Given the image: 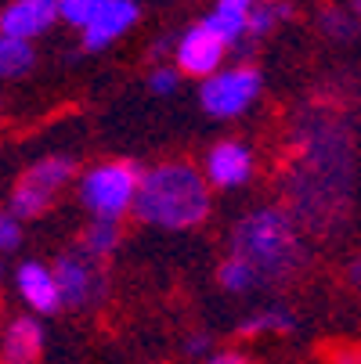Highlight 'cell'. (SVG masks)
I'll use <instances>...</instances> for the list:
<instances>
[{
    "instance_id": "6",
    "label": "cell",
    "mask_w": 361,
    "mask_h": 364,
    "mask_svg": "<svg viewBox=\"0 0 361 364\" xmlns=\"http://www.w3.org/2000/svg\"><path fill=\"white\" fill-rule=\"evenodd\" d=\"M51 278H55V289H58V303L62 306H73V310H87V306L101 303V299H105V292H109V282H105L101 264L87 259L80 249L76 252H62L55 259Z\"/></svg>"
},
{
    "instance_id": "13",
    "label": "cell",
    "mask_w": 361,
    "mask_h": 364,
    "mask_svg": "<svg viewBox=\"0 0 361 364\" xmlns=\"http://www.w3.org/2000/svg\"><path fill=\"white\" fill-rule=\"evenodd\" d=\"M256 4V0H217L214 11L202 18V26L210 29L224 47H235L246 40V15L249 8Z\"/></svg>"
},
{
    "instance_id": "4",
    "label": "cell",
    "mask_w": 361,
    "mask_h": 364,
    "mask_svg": "<svg viewBox=\"0 0 361 364\" xmlns=\"http://www.w3.org/2000/svg\"><path fill=\"white\" fill-rule=\"evenodd\" d=\"M76 177V166L73 159H66V155H47V159L33 163L15 191H11V205H8V213L19 217V220H33V217H43L51 205H55V198L66 191V184Z\"/></svg>"
},
{
    "instance_id": "20",
    "label": "cell",
    "mask_w": 361,
    "mask_h": 364,
    "mask_svg": "<svg viewBox=\"0 0 361 364\" xmlns=\"http://www.w3.org/2000/svg\"><path fill=\"white\" fill-rule=\"evenodd\" d=\"M22 242V220L11 217L8 210H0V252H11Z\"/></svg>"
},
{
    "instance_id": "5",
    "label": "cell",
    "mask_w": 361,
    "mask_h": 364,
    "mask_svg": "<svg viewBox=\"0 0 361 364\" xmlns=\"http://www.w3.org/2000/svg\"><path fill=\"white\" fill-rule=\"evenodd\" d=\"M264 90V76L256 73L253 65H231V69H221L214 76H206L202 87H199V101L202 109L217 116V119H235L242 116L256 97Z\"/></svg>"
},
{
    "instance_id": "8",
    "label": "cell",
    "mask_w": 361,
    "mask_h": 364,
    "mask_svg": "<svg viewBox=\"0 0 361 364\" xmlns=\"http://www.w3.org/2000/svg\"><path fill=\"white\" fill-rule=\"evenodd\" d=\"M253 177V151L242 141H217L206 151V166H202V181L206 188H242Z\"/></svg>"
},
{
    "instance_id": "7",
    "label": "cell",
    "mask_w": 361,
    "mask_h": 364,
    "mask_svg": "<svg viewBox=\"0 0 361 364\" xmlns=\"http://www.w3.org/2000/svg\"><path fill=\"white\" fill-rule=\"evenodd\" d=\"M224 55H228V47L202 22H195V26H188L181 33V40L174 47V69H177V76L184 73V76H202L206 80V76L221 73Z\"/></svg>"
},
{
    "instance_id": "14",
    "label": "cell",
    "mask_w": 361,
    "mask_h": 364,
    "mask_svg": "<svg viewBox=\"0 0 361 364\" xmlns=\"http://www.w3.org/2000/svg\"><path fill=\"white\" fill-rule=\"evenodd\" d=\"M123 242V228L116 220H90L80 235V252L87 259H94V264H101V259H109Z\"/></svg>"
},
{
    "instance_id": "21",
    "label": "cell",
    "mask_w": 361,
    "mask_h": 364,
    "mask_svg": "<svg viewBox=\"0 0 361 364\" xmlns=\"http://www.w3.org/2000/svg\"><path fill=\"white\" fill-rule=\"evenodd\" d=\"M177 69L174 65H156V69H152L148 73V90L152 94H174L177 90Z\"/></svg>"
},
{
    "instance_id": "23",
    "label": "cell",
    "mask_w": 361,
    "mask_h": 364,
    "mask_svg": "<svg viewBox=\"0 0 361 364\" xmlns=\"http://www.w3.org/2000/svg\"><path fill=\"white\" fill-rule=\"evenodd\" d=\"M206 364H253V360H249L242 350H221V353H214Z\"/></svg>"
},
{
    "instance_id": "24",
    "label": "cell",
    "mask_w": 361,
    "mask_h": 364,
    "mask_svg": "<svg viewBox=\"0 0 361 364\" xmlns=\"http://www.w3.org/2000/svg\"><path fill=\"white\" fill-rule=\"evenodd\" d=\"M325 364H357V353H354V346H340V350L329 353Z\"/></svg>"
},
{
    "instance_id": "18",
    "label": "cell",
    "mask_w": 361,
    "mask_h": 364,
    "mask_svg": "<svg viewBox=\"0 0 361 364\" xmlns=\"http://www.w3.org/2000/svg\"><path fill=\"white\" fill-rule=\"evenodd\" d=\"M217 282H221V289H228V292H235V296H242V292H249V289L261 285V282H256V274L242 264L239 256H228L224 264L217 267Z\"/></svg>"
},
{
    "instance_id": "25",
    "label": "cell",
    "mask_w": 361,
    "mask_h": 364,
    "mask_svg": "<svg viewBox=\"0 0 361 364\" xmlns=\"http://www.w3.org/2000/svg\"><path fill=\"white\" fill-rule=\"evenodd\" d=\"M0 274H4V267H0Z\"/></svg>"
},
{
    "instance_id": "17",
    "label": "cell",
    "mask_w": 361,
    "mask_h": 364,
    "mask_svg": "<svg viewBox=\"0 0 361 364\" xmlns=\"http://www.w3.org/2000/svg\"><path fill=\"white\" fill-rule=\"evenodd\" d=\"M33 69V43L15 40V36H0V76L11 80Z\"/></svg>"
},
{
    "instance_id": "10",
    "label": "cell",
    "mask_w": 361,
    "mask_h": 364,
    "mask_svg": "<svg viewBox=\"0 0 361 364\" xmlns=\"http://www.w3.org/2000/svg\"><path fill=\"white\" fill-rule=\"evenodd\" d=\"M58 18V4L55 0H11L0 11V36H15V40H29L47 33Z\"/></svg>"
},
{
    "instance_id": "22",
    "label": "cell",
    "mask_w": 361,
    "mask_h": 364,
    "mask_svg": "<svg viewBox=\"0 0 361 364\" xmlns=\"http://www.w3.org/2000/svg\"><path fill=\"white\" fill-rule=\"evenodd\" d=\"M210 350H214V336L210 332H192L184 339V353L188 357H202V353H210Z\"/></svg>"
},
{
    "instance_id": "19",
    "label": "cell",
    "mask_w": 361,
    "mask_h": 364,
    "mask_svg": "<svg viewBox=\"0 0 361 364\" xmlns=\"http://www.w3.org/2000/svg\"><path fill=\"white\" fill-rule=\"evenodd\" d=\"M58 4V18L66 22V26H73V29H87L90 26V18H94V11H98V4L101 0H55Z\"/></svg>"
},
{
    "instance_id": "16",
    "label": "cell",
    "mask_w": 361,
    "mask_h": 364,
    "mask_svg": "<svg viewBox=\"0 0 361 364\" xmlns=\"http://www.w3.org/2000/svg\"><path fill=\"white\" fill-rule=\"evenodd\" d=\"M289 15H293L289 0H256V4L249 8V15H246V36L261 40V36H268L278 22H286Z\"/></svg>"
},
{
    "instance_id": "9",
    "label": "cell",
    "mask_w": 361,
    "mask_h": 364,
    "mask_svg": "<svg viewBox=\"0 0 361 364\" xmlns=\"http://www.w3.org/2000/svg\"><path fill=\"white\" fill-rule=\"evenodd\" d=\"M141 8L134 0H101L90 26L83 29V50H105L113 47L134 22H137Z\"/></svg>"
},
{
    "instance_id": "1",
    "label": "cell",
    "mask_w": 361,
    "mask_h": 364,
    "mask_svg": "<svg viewBox=\"0 0 361 364\" xmlns=\"http://www.w3.org/2000/svg\"><path fill=\"white\" fill-rule=\"evenodd\" d=\"M214 210L210 188L192 163H159L141 173L134 213L141 224L163 228V231H188L199 228Z\"/></svg>"
},
{
    "instance_id": "2",
    "label": "cell",
    "mask_w": 361,
    "mask_h": 364,
    "mask_svg": "<svg viewBox=\"0 0 361 364\" xmlns=\"http://www.w3.org/2000/svg\"><path fill=\"white\" fill-rule=\"evenodd\" d=\"M231 256H239L242 264L256 274V282H282L289 278L300 259H303V245L296 235V224L289 213L275 210H253L235 224L231 235Z\"/></svg>"
},
{
    "instance_id": "12",
    "label": "cell",
    "mask_w": 361,
    "mask_h": 364,
    "mask_svg": "<svg viewBox=\"0 0 361 364\" xmlns=\"http://www.w3.org/2000/svg\"><path fill=\"white\" fill-rule=\"evenodd\" d=\"M43 353V325L36 318H15L0 339V364H36Z\"/></svg>"
},
{
    "instance_id": "15",
    "label": "cell",
    "mask_w": 361,
    "mask_h": 364,
    "mask_svg": "<svg viewBox=\"0 0 361 364\" xmlns=\"http://www.w3.org/2000/svg\"><path fill=\"white\" fill-rule=\"evenodd\" d=\"M296 328V318H293V310L286 306H261V310H253V314L239 325V336L253 339V336H282V332H293Z\"/></svg>"
},
{
    "instance_id": "3",
    "label": "cell",
    "mask_w": 361,
    "mask_h": 364,
    "mask_svg": "<svg viewBox=\"0 0 361 364\" xmlns=\"http://www.w3.org/2000/svg\"><path fill=\"white\" fill-rule=\"evenodd\" d=\"M141 170L137 163L113 159V163H98L76 181V198L94 220H123V213L134 210V195H137Z\"/></svg>"
},
{
    "instance_id": "11",
    "label": "cell",
    "mask_w": 361,
    "mask_h": 364,
    "mask_svg": "<svg viewBox=\"0 0 361 364\" xmlns=\"http://www.w3.org/2000/svg\"><path fill=\"white\" fill-rule=\"evenodd\" d=\"M15 289L22 296V303L33 310V314H58V289L55 278H51V267H43L40 259H26L15 271Z\"/></svg>"
}]
</instances>
